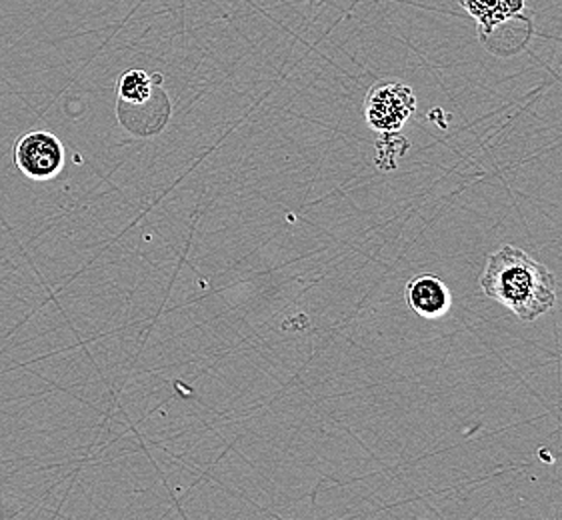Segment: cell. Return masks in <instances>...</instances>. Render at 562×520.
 <instances>
[{
    "label": "cell",
    "mask_w": 562,
    "mask_h": 520,
    "mask_svg": "<svg viewBox=\"0 0 562 520\" xmlns=\"http://www.w3.org/2000/svg\"><path fill=\"white\" fill-rule=\"evenodd\" d=\"M461 4L476 19L479 34L488 33L496 24L522 14L527 9L525 0H461Z\"/></svg>",
    "instance_id": "8992f818"
},
{
    "label": "cell",
    "mask_w": 562,
    "mask_h": 520,
    "mask_svg": "<svg viewBox=\"0 0 562 520\" xmlns=\"http://www.w3.org/2000/svg\"><path fill=\"white\" fill-rule=\"evenodd\" d=\"M483 293L520 320L532 323L557 305V279L527 250L505 245L495 250L481 276Z\"/></svg>",
    "instance_id": "6da1fadb"
},
{
    "label": "cell",
    "mask_w": 562,
    "mask_h": 520,
    "mask_svg": "<svg viewBox=\"0 0 562 520\" xmlns=\"http://www.w3.org/2000/svg\"><path fill=\"white\" fill-rule=\"evenodd\" d=\"M406 305L423 318H439L452 305L449 286L435 274L413 276L405 289Z\"/></svg>",
    "instance_id": "5b68a950"
},
{
    "label": "cell",
    "mask_w": 562,
    "mask_h": 520,
    "mask_svg": "<svg viewBox=\"0 0 562 520\" xmlns=\"http://www.w3.org/2000/svg\"><path fill=\"white\" fill-rule=\"evenodd\" d=\"M14 162L26 179L50 181L65 169V145L46 131L26 133L14 147Z\"/></svg>",
    "instance_id": "3957f363"
},
{
    "label": "cell",
    "mask_w": 562,
    "mask_h": 520,
    "mask_svg": "<svg viewBox=\"0 0 562 520\" xmlns=\"http://www.w3.org/2000/svg\"><path fill=\"white\" fill-rule=\"evenodd\" d=\"M415 111V92L405 82H379L364 99V118L376 133H401Z\"/></svg>",
    "instance_id": "7a4b0ae2"
},
{
    "label": "cell",
    "mask_w": 562,
    "mask_h": 520,
    "mask_svg": "<svg viewBox=\"0 0 562 520\" xmlns=\"http://www.w3.org/2000/svg\"><path fill=\"white\" fill-rule=\"evenodd\" d=\"M172 106L162 84L148 99L140 102H116L121 125L136 136L158 135L169 123Z\"/></svg>",
    "instance_id": "277c9868"
},
{
    "label": "cell",
    "mask_w": 562,
    "mask_h": 520,
    "mask_svg": "<svg viewBox=\"0 0 562 520\" xmlns=\"http://www.w3.org/2000/svg\"><path fill=\"white\" fill-rule=\"evenodd\" d=\"M162 75H150L147 70L133 68L123 72L116 89V102H140L148 99L162 84Z\"/></svg>",
    "instance_id": "52a82bcc"
}]
</instances>
